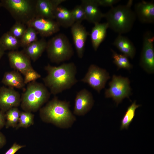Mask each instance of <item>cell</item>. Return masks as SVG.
I'll list each match as a JSON object with an SVG mask.
<instances>
[{
  "instance_id": "6da1fadb",
  "label": "cell",
  "mask_w": 154,
  "mask_h": 154,
  "mask_svg": "<svg viewBox=\"0 0 154 154\" xmlns=\"http://www.w3.org/2000/svg\"><path fill=\"white\" fill-rule=\"evenodd\" d=\"M44 69L47 75L42 80L51 94L56 95L70 89L78 82L77 67L74 62L63 63L58 66L48 64Z\"/></svg>"
},
{
  "instance_id": "7a4b0ae2",
  "label": "cell",
  "mask_w": 154,
  "mask_h": 154,
  "mask_svg": "<svg viewBox=\"0 0 154 154\" xmlns=\"http://www.w3.org/2000/svg\"><path fill=\"white\" fill-rule=\"evenodd\" d=\"M70 107L69 102L55 97L40 109V117L44 122L52 124L60 128H68L76 120Z\"/></svg>"
},
{
  "instance_id": "3957f363",
  "label": "cell",
  "mask_w": 154,
  "mask_h": 154,
  "mask_svg": "<svg viewBox=\"0 0 154 154\" xmlns=\"http://www.w3.org/2000/svg\"><path fill=\"white\" fill-rule=\"evenodd\" d=\"M133 2V0H129L126 5L113 6L104 13L108 28L119 35L131 31L136 18L131 9Z\"/></svg>"
},
{
  "instance_id": "277c9868",
  "label": "cell",
  "mask_w": 154,
  "mask_h": 154,
  "mask_svg": "<svg viewBox=\"0 0 154 154\" xmlns=\"http://www.w3.org/2000/svg\"><path fill=\"white\" fill-rule=\"evenodd\" d=\"M51 94L44 84L36 81L29 83L21 96V108L24 111L36 112L48 101Z\"/></svg>"
},
{
  "instance_id": "5b68a950",
  "label": "cell",
  "mask_w": 154,
  "mask_h": 154,
  "mask_svg": "<svg viewBox=\"0 0 154 154\" xmlns=\"http://www.w3.org/2000/svg\"><path fill=\"white\" fill-rule=\"evenodd\" d=\"M46 50L50 61L57 64L70 60L74 54L68 37L61 33L56 35L47 42Z\"/></svg>"
},
{
  "instance_id": "8992f818",
  "label": "cell",
  "mask_w": 154,
  "mask_h": 154,
  "mask_svg": "<svg viewBox=\"0 0 154 154\" xmlns=\"http://www.w3.org/2000/svg\"><path fill=\"white\" fill-rule=\"evenodd\" d=\"M2 7L6 9L16 22L26 24L36 17V0H1Z\"/></svg>"
},
{
  "instance_id": "52a82bcc",
  "label": "cell",
  "mask_w": 154,
  "mask_h": 154,
  "mask_svg": "<svg viewBox=\"0 0 154 154\" xmlns=\"http://www.w3.org/2000/svg\"><path fill=\"white\" fill-rule=\"evenodd\" d=\"M109 87L105 92L106 98H111L117 105L131 94L130 81L127 77L114 75L109 83Z\"/></svg>"
},
{
  "instance_id": "ba28073f",
  "label": "cell",
  "mask_w": 154,
  "mask_h": 154,
  "mask_svg": "<svg viewBox=\"0 0 154 154\" xmlns=\"http://www.w3.org/2000/svg\"><path fill=\"white\" fill-rule=\"evenodd\" d=\"M110 78L109 73L106 70L92 64L89 66L87 72L80 81L88 84L100 93Z\"/></svg>"
},
{
  "instance_id": "9c48e42d",
  "label": "cell",
  "mask_w": 154,
  "mask_h": 154,
  "mask_svg": "<svg viewBox=\"0 0 154 154\" xmlns=\"http://www.w3.org/2000/svg\"><path fill=\"white\" fill-rule=\"evenodd\" d=\"M154 35L150 32L147 31L144 33L139 64L149 74L154 72Z\"/></svg>"
},
{
  "instance_id": "30bf717a",
  "label": "cell",
  "mask_w": 154,
  "mask_h": 154,
  "mask_svg": "<svg viewBox=\"0 0 154 154\" xmlns=\"http://www.w3.org/2000/svg\"><path fill=\"white\" fill-rule=\"evenodd\" d=\"M26 25L33 28L42 38L51 36L60 30V26L54 20L39 17L33 19Z\"/></svg>"
},
{
  "instance_id": "8fae6325",
  "label": "cell",
  "mask_w": 154,
  "mask_h": 154,
  "mask_svg": "<svg viewBox=\"0 0 154 154\" xmlns=\"http://www.w3.org/2000/svg\"><path fill=\"white\" fill-rule=\"evenodd\" d=\"M94 101L92 93L84 88L78 92L76 96L73 110L74 114L84 116L93 107Z\"/></svg>"
},
{
  "instance_id": "7c38bea8",
  "label": "cell",
  "mask_w": 154,
  "mask_h": 154,
  "mask_svg": "<svg viewBox=\"0 0 154 154\" xmlns=\"http://www.w3.org/2000/svg\"><path fill=\"white\" fill-rule=\"evenodd\" d=\"M21 95L14 88L3 86L0 87V110L5 113L20 105Z\"/></svg>"
},
{
  "instance_id": "4fadbf2b",
  "label": "cell",
  "mask_w": 154,
  "mask_h": 154,
  "mask_svg": "<svg viewBox=\"0 0 154 154\" xmlns=\"http://www.w3.org/2000/svg\"><path fill=\"white\" fill-rule=\"evenodd\" d=\"M7 56L11 67L23 75L33 68L31 59L22 50L10 51L7 54Z\"/></svg>"
},
{
  "instance_id": "5bb4252c",
  "label": "cell",
  "mask_w": 154,
  "mask_h": 154,
  "mask_svg": "<svg viewBox=\"0 0 154 154\" xmlns=\"http://www.w3.org/2000/svg\"><path fill=\"white\" fill-rule=\"evenodd\" d=\"M74 43L78 57L84 56L86 42L89 33L81 23H75L71 27Z\"/></svg>"
},
{
  "instance_id": "9a60e30c",
  "label": "cell",
  "mask_w": 154,
  "mask_h": 154,
  "mask_svg": "<svg viewBox=\"0 0 154 154\" xmlns=\"http://www.w3.org/2000/svg\"><path fill=\"white\" fill-rule=\"evenodd\" d=\"M65 0H37L36 5V17L55 19L56 8Z\"/></svg>"
},
{
  "instance_id": "2e32d148",
  "label": "cell",
  "mask_w": 154,
  "mask_h": 154,
  "mask_svg": "<svg viewBox=\"0 0 154 154\" xmlns=\"http://www.w3.org/2000/svg\"><path fill=\"white\" fill-rule=\"evenodd\" d=\"M134 12L139 21L143 23L154 22V3L142 1L134 6Z\"/></svg>"
},
{
  "instance_id": "e0dca14e",
  "label": "cell",
  "mask_w": 154,
  "mask_h": 154,
  "mask_svg": "<svg viewBox=\"0 0 154 154\" xmlns=\"http://www.w3.org/2000/svg\"><path fill=\"white\" fill-rule=\"evenodd\" d=\"M81 6L85 14L86 20L94 24L99 23L104 17L103 13L99 8L95 0H82Z\"/></svg>"
},
{
  "instance_id": "ac0fdd59",
  "label": "cell",
  "mask_w": 154,
  "mask_h": 154,
  "mask_svg": "<svg viewBox=\"0 0 154 154\" xmlns=\"http://www.w3.org/2000/svg\"><path fill=\"white\" fill-rule=\"evenodd\" d=\"M113 44L127 57L132 59L135 57L136 48L133 43L127 37L119 34Z\"/></svg>"
},
{
  "instance_id": "d6986e66",
  "label": "cell",
  "mask_w": 154,
  "mask_h": 154,
  "mask_svg": "<svg viewBox=\"0 0 154 154\" xmlns=\"http://www.w3.org/2000/svg\"><path fill=\"white\" fill-rule=\"evenodd\" d=\"M94 25L92 29L90 36L92 47L94 50L96 51L105 38L108 26L106 22L97 23Z\"/></svg>"
},
{
  "instance_id": "ffe728a7",
  "label": "cell",
  "mask_w": 154,
  "mask_h": 154,
  "mask_svg": "<svg viewBox=\"0 0 154 154\" xmlns=\"http://www.w3.org/2000/svg\"><path fill=\"white\" fill-rule=\"evenodd\" d=\"M47 43L44 38H42L23 48L22 51L31 60L35 62L46 50Z\"/></svg>"
},
{
  "instance_id": "44dd1931",
  "label": "cell",
  "mask_w": 154,
  "mask_h": 154,
  "mask_svg": "<svg viewBox=\"0 0 154 154\" xmlns=\"http://www.w3.org/2000/svg\"><path fill=\"white\" fill-rule=\"evenodd\" d=\"M1 82L5 86L13 88L22 89L25 85L21 74L15 70L5 72Z\"/></svg>"
},
{
  "instance_id": "7402d4cb",
  "label": "cell",
  "mask_w": 154,
  "mask_h": 154,
  "mask_svg": "<svg viewBox=\"0 0 154 154\" xmlns=\"http://www.w3.org/2000/svg\"><path fill=\"white\" fill-rule=\"evenodd\" d=\"M54 16L56 21L60 27L68 28L71 27L75 23L71 10L60 5L55 9Z\"/></svg>"
},
{
  "instance_id": "603a6c76",
  "label": "cell",
  "mask_w": 154,
  "mask_h": 154,
  "mask_svg": "<svg viewBox=\"0 0 154 154\" xmlns=\"http://www.w3.org/2000/svg\"><path fill=\"white\" fill-rule=\"evenodd\" d=\"M0 43L5 50H17L21 47L20 40L9 31L4 33L0 38Z\"/></svg>"
},
{
  "instance_id": "cb8c5ba5",
  "label": "cell",
  "mask_w": 154,
  "mask_h": 154,
  "mask_svg": "<svg viewBox=\"0 0 154 154\" xmlns=\"http://www.w3.org/2000/svg\"><path fill=\"white\" fill-rule=\"evenodd\" d=\"M140 106V105L137 104L134 101L128 107L121 121V130L128 129L134 118L136 110Z\"/></svg>"
},
{
  "instance_id": "d4e9b609",
  "label": "cell",
  "mask_w": 154,
  "mask_h": 154,
  "mask_svg": "<svg viewBox=\"0 0 154 154\" xmlns=\"http://www.w3.org/2000/svg\"><path fill=\"white\" fill-rule=\"evenodd\" d=\"M21 112L17 107H14L5 113V127L6 128L16 127L19 122Z\"/></svg>"
},
{
  "instance_id": "484cf974",
  "label": "cell",
  "mask_w": 154,
  "mask_h": 154,
  "mask_svg": "<svg viewBox=\"0 0 154 154\" xmlns=\"http://www.w3.org/2000/svg\"><path fill=\"white\" fill-rule=\"evenodd\" d=\"M112 57L113 59V62L117 67V69L123 68L130 70L133 67L128 57L123 54H119L112 49Z\"/></svg>"
},
{
  "instance_id": "4316f807",
  "label": "cell",
  "mask_w": 154,
  "mask_h": 154,
  "mask_svg": "<svg viewBox=\"0 0 154 154\" xmlns=\"http://www.w3.org/2000/svg\"><path fill=\"white\" fill-rule=\"evenodd\" d=\"M37 32L33 28L27 27L22 37L20 39L21 46L25 48L38 40Z\"/></svg>"
},
{
  "instance_id": "83f0119b",
  "label": "cell",
  "mask_w": 154,
  "mask_h": 154,
  "mask_svg": "<svg viewBox=\"0 0 154 154\" xmlns=\"http://www.w3.org/2000/svg\"><path fill=\"white\" fill-rule=\"evenodd\" d=\"M34 115L32 112L21 111L18 124L15 128L17 129L21 127L27 128L34 123Z\"/></svg>"
},
{
  "instance_id": "f1b7e54d",
  "label": "cell",
  "mask_w": 154,
  "mask_h": 154,
  "mask_svg": "<svg viewBox=\"0 0 154 154\" xmlns=\"http://www.w3.org/2000/svg\"><path fill=\"white\" fill-rule=\"evenodd\" d=\"M71 11L75 23H81L86 20L84 11L80 5H76Z\"/></svg>"
},
{
  "instance_id": "f546056e",
  "label": "cell",
  "mask_w": 154,
  "mask_h": 154,
  "mask_svg": "<svg viewBox=\"0 0 154 154\" xmlns=\"http://www.w3.org/2000/svg\"><path fill=\"white\" fill-rule=\"evenodd\" d=\"M27 28L25 24L16 22L9 31L16 38L20 39L25 33Z\"/></svg>"
},
{
  "instance_id": "4dcf8cb0",
  "label": "cell",
  "mask_w": 154,
  "mask_h": 154,
  "mask_svg": "<svg viewBox=\"0 0 154 154\" xmlns=\"http://www.w3.org/2000/svg\"><path fill=\"white\" fill-rule=\"evenodd\" d=\"M24 76V82L25 84L35 81L41 77L40 74L35 70L33 68L27 71Z\"/></svg>"
},
{
  "instance_id": "1f68e13d",
  "label": "cell",
  "mask_w": 154,
  "mask_h": 154,
  "mask_svg": "<svg viewBox=\"0 0 154 154\" xmlns=\"http://www.w3.org/2000/svg\"><path fill=\"white\" fill-rule=\"evenodd\" d=\"M98 5L103 7H111L113 5L119 2V0H95Z\"/></svg>"
},
{
  "instance_id": "d6a6232c",
  "label": "cell",
  "mask_w": 154,
  "mask_h": 154,
  "mask_svg": "<svg viewBox=\"0 0 154 154\" xmlns=\"http://www.w3.org/2000/svg\"><path fill=\"white\" fill-rule=\"evenodd\" d=\"M25 145H21L14 143L4 154H15L18 150L25 147Z\"/></svg>"
},
{
  "instance_id": "836d02e7",
  "label": "cell",
  "mask_w": 154,
  "mask_h": 154,
  "mask_svg": "<svg viewBox=\"0 0 154 154\" xmlns=\"http://www.w3.org/2000/svg\"><path fill=\"white\" fill-rule=\"evenodd\" d=\"M5 113L0 110V130L5 126Z\"/></svg>"
},
{
  "instance_id": "e575fe53",
  "label": "cell",
  "mask_w": 154,
  "mask_h": 154,
  "mask_svg": "<svg viewBox=\"0 0 154 154\" xmlns=\"http://www.w3.org/2000/svg\"><path fill=\"white\" fill-rule=\"evenodd\" d=\"M7 139L5 135L0 131V149L6 144Z\"/></svg>"
},
{
  "instance_id": "d590c367",
  "label": "cell",
  "mask_w": 154,
  "mask_h": 154,
  "mask_svg": "<svg viewBox=\"0 0 154 154\" xmlns=\"http://www.w3.org/2000/svg\"><path fill=\"white\" fill-rule=\"evenodd\" d=\"M5 51L2 45L0 43V62L4 54Z\"/></svg>"
},
{
  "instance_id": "8d00e7d4",
  "label": "cell",
  "mask_w": 154,
  "mask_h": 154,
  "mask_svg": "<svg viewBox=\"0 0 154 154\" xmlns=\"http://www.w3.org/2000/svg\"><path fill=\"white\" fill-rule=\"evenodd\" d=\"M1 7H2V6H1V2L0 0V8H1Z\"/></svg>"
}]
</instances>
